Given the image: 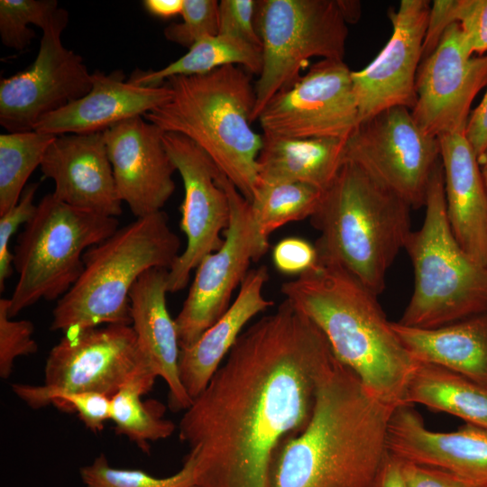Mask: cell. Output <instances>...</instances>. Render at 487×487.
<instances>
[{
    "label": "cell",
    "mask_w": 487,
    "mask_h": 487,
    "mask_svg": "<svg viewBox=\"0 0 487 487\" xmlns=\"http://www.w3.org/2000/svg\"><path fill=\"white\" fill-rule=\"evenodd\" d=\"M334 358L320 329L286 299L244 330L179 424L197 487H270L274 455L307 427Z\"/></svg>",
    "instance_id": "1"
},
{
    "label": "cell",
    "mask_w": 487,
    "mask_h": 487,
    "mask_svg": "<svg viewBox=\"0 0 487 487\" xmlns=\"http://www.w3.org/2000/svg\"><path fill=\"white\" fill-rule=\"evenodd\" d=\"M394 409L334 358L307 427L284 439L274 455L270 487H372L389 453Z\"/></svg>",
    "instance_id": "2"
},
{
    "label": "cell",
    "mask_w": 487,
    "mask_h": 487,
    "mask_svg": "<svg viewBox=\"0 0 487 487\" xmlns=\"http://www.w3.org/2000/svg\"><path fill=\"white\" fill-rule=\"evenodd\" d=\"M282 295L324 334L335 358L382 403L404 405L417 362L406 350L377 295L337 263L315 266L284 282Z\"/></svg>",
    "instance_id": "3"
},
{
    "label": "cell",
    "mask_w": 487,
    "mask_h": 487,
    "mask_svg": "<svg viewBox=\"0 0 487 487\" xmlns=\"http://www.w3.org/2000/svg\"><path fill=\"white\" fill-rule=\"evenodd\" d=\"M163 84L170 96L143 117L164 133L193 141L250 202L262 145V135L251 126L255 105L251 73L227 65L205 74L171 77Z\"/></svg>",
    "instance_id": "4"
},
{
    "label": "cell",
    "mask_w": 487,
    "mask_h": 487,
    "mask_svg": "<svg viewBox=\"0 0 487 487\" xmlns=\"http://www.w3.org/2000/svg\"><path fill=\"white\" fill-rule=\"evenodd\" d=\"M411 207L359 165L346 161L310 217L319 261L344 267L377 296L404 249Z\"/></svg>",
    "instance_id": "5"
},
{
    "label": "cell",
    "mask_w": 487,
    "mask_h": 487,
    "mask_svg": "<svg viewBox=\"0 0 487 487\" xmlns=\"http://www.w3.org/2000/svg\"><path fill=\"white\" fill-rule=\"evenodd\" d=\"M180 239L161 210L118 228L86 251L84 269L52 311L51 330L63 335L102 324L131 325L130 292L146 271L170 270Z\"/></svg>",
    "instance_id": "6"
},
{
    "label": "cell",
    "mask_w": 487,
    "mask_h": 487,
    "mask_svg": "<svg viewBox=\"0 0 487 487\" xmlns=\"http://www.w3.org/2000/svg\"><path fill=\"white\" fill-rule=\"evenodd\" d=\"M424 207L422 225L410 232L404 246L414 270V290L398 323L436 328L487 313V265L472 258L452 232L440 160Z\"/></svg>",
    "instance_id": "7"
},
{
    "label": "cell",
    "mask_w": 487,
    "mask_h": 487,
    "mask_svg": "<svg viewBox=\"0 0 487 487\" xmlns=\"http://www.w3.org/2000/svg\"><path fill=\"white\" fill-rule=\"evenodd\" d=\"M117 217L71 207L45 195L17 237L13 264L18 280L9 299V316L41 299H60L84 269L83 255L119 227Z\"/></svg>",
    "instance_id": "8"
},
{
    "label": "cell",
    "mask_w": 487,
    "mask_h": 487,
    "mask_svg": "<svg viewBox=\"0 0 487 487\" xmlns=\"http://www.w3.org/2000/svg\"><path fill=\"white\" fill-rule=\"evenodd\" d=\"M347 21L340 0H260L255 26L262 70L254 83L252 122L271 98L291 86L313 57L344 60Z\"/></svg>",
    "instance_id": "9"
},
{
    "label": "cell",
    "mask_w": 487,
    "mask_h": 487,
    "mask_svg": "<svg viewBox=\"0 0 487 487\" xmlns=\"http://www.w3.org/2000/svg\"><path fill=\"white\" fill-rule=\"evenodd\" d=\"M153 375L132 325L113 324L66 334L50 351L41 385L14 383V394L32 409L60 393L93 391L113 398L124 385Z\"/></svg>",
    "instance_id": "10"
},
{
    "label": "cell",
    "mask_w": 487,
    "mask_h": 487,
    "mask_svg": "<svg viewBox=\"0 0 487 487\" xmlns=\"http://www.w3.org/2000/svg\"><path fill=\"white\" fill-rule=\"evenodd\" d=\"M219 182L229 201L230 219L221 247L207 255L175 318L180 348L194 344L230 307L234 291L243 283L250 264L269 248L255 223L250 202L221 171Z\"/></svg>",
    "instance_id": "11"
},
{
    "label": "cell",
    "mask_w": 487,
    "mask_h": 487,
    "mask_svg": "<svg viewBox=\"0 0 487 487\" xmlns=\"http://www.w3.org/2000/svg\"><path fill=\"white\" fill-rule=\"evenodd\" d=\"M439 160L438 139L425 133L404 106L361 122L345 142V161L359 165L415 209L425 206Z\"/></svg>",
    "instance_id": "12"
},
{
    "label": "cell",
    "mask_w": 487,
    "mask_h": 487,
    "mask_svg": "<svg viewBox=\"0 0 487 487\" xmlns=\"http://www.w3.org/2000/svg\"><path fill=\"white\" fill-rule=\"evenodd\" d=\"M352 70L344 60H321L276 93L257 120L264 134L286 138H338L360 124Z\"/></svg>",
    "instance_id": "13"
},
{
    "label": "cell",
    "mask_w": 487,
    "mask_h": 487,
    "mask_svg": "<svg viewBox=\"0 0 487 487\" xmlns=\"http://www.w3.org/2000/svg\"><path fill=\"white\" fill-rule=\"evenodd\" d=\"M162 140L184 187L180 206V229L187 238L185 250L168 271V292L187 287L191 271L218 250L230 219L226 193L219 182L221 170L193 141L175 133H163Z\"/></svg>",
    "instance_id": "14"
},
{
    "label": "cell",
    "mask_w": 487,
    "mask_h": 487,
    "mask_svg": "<svg viewBox=\"0 0 487 487\" xmlns=\"http://www.w3.org/2000/svg\"><path fill=\"white\" fill-rule=\"evenodd\" d=\"M68 23L64 19L42 31L34 61L1 80L0 124L9 133L34 130L43 117L90 91L92 73L61 41Z\"/></svg>",
    "instance_id": "15"
},
{
    "label": "cell",
    "mask_w": 487,
    "mask_h": 487,
    "mask_svg": "<svg viewBox=\"0 0 487 487\" xmlns=\"http://www.w3.org/2000/svg\"><path fill=\"white\" fill-rule=\"evenodd\" d=\"M487 85V54L473 56L459 25L452 23L436 49L421 60L411 115L427 134L464 133L471 105Z\"/></svg>",
    "instance_id": "16"
},
{
    "label": "cell",
    "mask_w": 487,
    "mask_h": 487,
    "mask_svg": "<svg viewBox=\"0 0 487 487\" xmlns=\"http://www.w3.org/2000/svg\"><path fill=\"white\" fill-rule=\"evenodd\" d=\"M427 0H401L390 10L392 33L376 58L351 73L360 123L395 106L412 109L430 11Z\"/></svg>",
    "instance_id": "17"
},
{
    "label": "cell",
    "mask_w": 487,
    "mask_h": 487,
    "mask_svg": "<svg viewBox=\"0 0 487 487\" xmlns=\"http://www.w3.org/2000/svg\"><path fill=\"white\" fill-rule=\"evenodd\" d=\"M163 133L142 116L104 131L118 196L136 218L161 211L175 190Z\"/></svg>",
    "instance_id": "18"
},
{
    "label": "cell",
    "mask_w": 487,
    "mask_h": 487,
    "mask_svg": "<svg viewBox=\"0 0 487 487\" xmlns=\"http://www.w3.org/2000/svg\"><path fill=\"white\" fill-rule=\"evenodd\" d=\"M388 452L402 462L447 472L472 487H487V428L428 429L411 405L396 407L387 428Z\"/></svg>",
    "instance_id": "19"
},
{
    "label": "cell",
    "mask_w": 487,
    "mask_h": 487,
    "mask_svg": "<svg viewBox=\"0 0 487 487\" xmlns=\"http://www.w3.org/2000/svg\"><path fill=\"white\" fill-rule=\"evenodd\" d=\"M40 167L54 181L57 199L102 216L122 214L104 132L56 136Z\"/></svg>",
    "instance_id": "20"
},
{
    "label": "cell",
    "mask_w": 487,
    "mask_h": 487,
    "mask_svg": "<svg viewBox=\"0 0 487 487\" xmlns=\"http://www.w3.org/2000/svg\"><path fill=\"white\" fill-rule=\"evenodd\" d=\"M170 96V88L138 86L125 79L121 69L92 73V87L84 96L46 115L34 127L55 136L104 132L113 125L146 113Z\"/></svg>",
    "instance_id": "21"
},
{
    "label": "cell",
    "mask_w": 487,
    "mask_h": 487,
    "mask_svg": "<svg viewBox=\"0 0 487 487\" xmlns=\"http://www.w3.org/2000/svg\"><path fill=\"white\" fill-rule=\"evenodd\" d=\"M168 271L151 269L137 280L130 292L131 325L154 373L168 386L170 407L185 411L192 399L179 373V339L166 302Z\"/></svg>",
    "instance_id": "22"
},
{
    "label": "cell",
    "mask_w": 487,
    "mask_h": 487,
    "mask_svg": "<svg viewBox=\"0 0 487 487\" xmlns=\"http://www.w3.org/2000/svg\"><path fill=\"white\" fill-rule=\"evenodd\" d=\"M438 141L452 232L472 258L487 265V194L480 163L464 133Z\"/></svg>",
    "instance_id": "23"
},
{
    "label": "cell",
    "mask_w": 487,
    "mask_h": 487,
    "mask_svg": "<svg viewBox=\"0 0 487 487\" xmlns=\"http://www.w3.org/2000/svg\"><path fill=\"white\" fill-rule=\"evenodd\" d=\"M268 279L266 266L250 270L227 310L194 344L180 348L179 378L192 400L205 390L245 325L273 305L263 293Z\"/></svg>",
    "instance_id": "24"
},
{
    "label": "cell",
    "mask_w": 487,
    "mask_h": 487,
    "mask_svg": "<svg viewBox=\"0 0 487 487\" xmlns=\"http://www.w3.org/2000/svg\"><path fill=\"white\" fill-rule=\"evenodd\" d=\"M391 326L414 361L447 368L487 388V313L436 328Z\"/></svg>",
    "instance_id": "25"
},
{
    "label": "cell",
    "mask_w": 487,
    "mask_h": 487,
    "mask_svg": "<svg viewBox=\"0 0 487 487\" xmlns=\"http://www.w3.org/2000/svg\"><path fill=\"white\" fill-rule=\"evenodd\" d=\"M345 139L262 134L258 181L300 182L325 191L345 162Z\"/></svg>",
    "instance_id": "26"
},
{
    "label": "cell",
    "mask_w": 487,
    "mask_h": 487,
    "mask_svg": "<svg viewBox=\"0 0 487 487\" xmlns=\"http://www.w3.org/2000/svg\"><path fill=\"white\" fill-rule=\"evenodd\" d=\"M415 403L487 428V388L447 368L417 362L404 405Z\"/></svg>",
    "instance_id": "27"
},
{
    "label": "cell",
    "mask_w": 487,
    "mask_h": 487,
    "mask_svg": "<svg viewBox=\"0 0 487 487\" xmlns=\"http://www.w3.org/2000/svg\"><path fill=\"white\" fill-rule=\"evenodd\" d=\"M262 49L225 35L207 36L193 44L179 59L158 70L136 69L128 81L142 87H159L171 77L210 72L220 67L237 65L251 74L262 70Z\"/></svg>",
    "instance_id": "28"
},
{
    "label": "cell",
    "mask_w": 487,
    "mask_h": 487,
    "mask_svg": "<svg viewBox=\"0 0 487 487\" xmlns=\"http://www.w3.org/2000/svg\"><path fill=\"white\" fill-rule=\"evenodd\" d=\"M153 375L139 377L124 385L111 399V418L115 433L134 442L143 452L150 453V442L165 439L176 429L174 422L164 418L160 402H144L142 396L152 388Z\"/></svg>",
    "instance_id": "29"
},
{
    "label": "cell",
    "mask_w": 487,
    "mask_h": 487,
    "mask_svg": "<svg viewBox=\"0 0 487 487\" xmlns=\"http://www.w3.org/2000/svg\"><path fill=\"white\" fill-rule=\"evenodd\" d=\"M323 193L300 182L258 181L250 205L261 234L268 239L272 232L288 223L310 218Z\"/></svg>",
    "instance_id": "30"
},
{
    "label": "cell",
    "mask_w": 487,
    "mask_h": 487,
    "mask_svg": "<svg viewBox=\"0 0 487 487\" xmlns=\"http://www.w3.org/2000/svg\"><path fill=\"white\" fill-rule=\"evenodd\" d=\"M55 137L35 130L0 135V216L17 204Z\"/></svg>",
    "instance_id": "31"
},
{
    "label": "cell",
    "mask_w": 487,
    "mask_h": 487,
    "mask_svg": "<svg viewBox=\"0 0 487 487\" xmlns=\"http://www.w3.org/2000/svg\"><path fill=\"white\" fill-rule=\"evenodd\" d=\"M64 19H69V13L59 8L56 0H1L2 43L7 48L23 51L35 37L30 24L44 31Z\"/></svg>",
    "instance_id": "32"
},
{
    "label": "cell",
    "mask_w": 487,
    "mask_h": 487,
    "mask_svg": "<svg viewBox=\"0 0 487 487\" xmlns=\"http://www.w3.org/2000/svg\"><path fill=\"white\" fill-rule=\"evenodd\" d=\"M195 457L188 452L180 470L168 477H156L138 469L113 467L106 455L79 469L86 487H197Z\"/></svg>",
    "instance_id": "33"
},
{
    "label": "cell",
    "mask_w": 487,
    "mask_h": 487,
    "mask_svg": "<svg viewBox=\"0 0 487 487\" xmlns=\"http://www.w3.org/2000/svg\"><path fill=\"white\" fill-rule=\"evenodd\" d=\"M216 0H184L182 22L172 23L163 31L165 38L189 49L200 39L218 34Z\"/></svg>",
    "instance_id": "34"
},
{
    "label": "cell",
    "mask_w": 487,
    "mask_h": 487,
    "mask_svg": "<svg viewBox=\"0 0 487 487\" xmlns=\"http://www.w3.org/2000/svg\"><path fill=\"white\" fill-rule=\"evenodd\" d=\"M9 299H0V377L11 376L17 357L35 354L33 324L25 319L13 320L8 312Z\"/></svg>",
    "instance_id": "35"
},
{
    "label": "cell",
    "mask_w": 487,
    "mask_h": 487,
    "mask_svg": "<svg viewBox=\"0 0 487 487\" xmlns=\"http://www.w3.org/2000/svg\"><path fill=\"white\" fill-rule=\"evenodd\" d=\"M39 183L25 187L17 204L0 216V291L5 290V282L13 273L14 254L9 251L13 235L22 225H25L33 216L37 205L34 198Z\"/></svg>",
    "instance_id": "36"
},
{
    "label": "cell",
    "mask_w": 487,
    "mask_h": 487,
    "mask_svg": "<svg viewBox=\"0 0 487 487\" xmlns=\"http://www.w3.org/2000/svg\"><path fill=\"white\" fill-rule=\"evenodd\" d=\"M254 0H222L218 5V34L244 41L262 49L255 26Z\"/></svg>",
    "instance_id": "37"
},
{
    "label": "cell",
    "mask_w": 487,
    "mask_h": 487,
    "mask_svg": "<svg viewBox=\"0 0 487 487\" xmlns=\"http://www.w3.org/2000/svg\"><path fill=\"white\" fill-rule=\"evenodd\" d=\"M451 19L456 23L472 55L487 52V0H453Z\"/></svg>",
    "instance_id": "38"
},
{
    "label": "cell",
    "mask_w": 487,
    "mask_h": 487,
    "mask_svg": "<svg viewBox=\"0 0 487 487\" xmlns=\"http://www.w3.org/2000/svg\"><path fill=\"white\" fill-rule=\"evenodd\" d=\"M51 404L62 411L77 412L86 427L94 433L102 431L111 418V398L98 392L60 393L53 397Z\"/></svg>",
    "instance_id": "39"
},
{
    "label": "cell",
    "mask_w": 487,
    "mask_h": 487,
    "mask_svg": "<svg viewBox=\"0 0 487 487\" xmlns=\"http://www.w3.org/2000/svg\"><path fill=\"white\" fill-rule=\"evenodd\" d=\"M271 257L278 271L296 276L315 266L318 259L315 244L297 236L279 241L272 249Z\"/></svg>",
    "instance_id": "40"
},
{
    "label": "cell",
    "mask_w": 487,
    "mask_h": 487,
    "mask_svg": "<svg viewBox=\"0 0 487 487\" xmlns=\"http://www.w3.org/2000/svg\"><path fill=\"white\" fill-rule=\"evenodd\" d=\"M402 473L407 487H472L440 469L402 462Z\"/></svg>",
    "instance_id": "41"
},
{
    "label": "cell",
    "mask_w": 487,
    "mask_h": 487,
    "mask_svg": "<svg viewBox=\"0 0 487 487\" xmlns=\"http://www.w3.org/2000/svg\"><path fill=\"white\" fill-rule=\"evenodd\" d=\"M452 4L453 0L433 1L422 46V60L436 49L446 29L455 23L451 19Z\"/></svg>",
    "instance_id": "42"
},
{
    "label": "cell",
    "mask_w": 487,
    "mask_h": 487,
    "mask_svg": "<svg viewBox=\"0 0 487 487\" xmlns=\"http://www.w3.org/2000/svg\"><path fill=\"white\" fill-rule=\"evenodd\" d=\"M464 135L481 164L487 153V90L481 103L470 114Z\"/></svg>",
    "instance_id": "43"
},
{
    "label": "cell",
    "mask_w": 487,
    "mask_h": 487,
    "mask_svg": "<svg viewBox=\"0 0 487 487\" xmlns=\"http://www.w3.org/2000/svg\"><path fill=\"white\" fill-rule=\"evenodd\" d=\"M372 487H407L402 473V461L388 453Z\"/></svg>",
    "instance_id": "44"
},
{
    "label": "cell",
    "mask_w": 487,
    "mask_h": 487,
    "mask_svg": "<svg viewBox=\"0 0 487 487\" xmlns=\"http://www.w3.org/2000/svg\"><path fill=\"white\" fill-rule=\"evenodd\" d=\"M142 5L151 14L169 19L181 14L184 0H144Z\"/></svg>",
    "instance_id": "45"
},
{
    "label": "cell",
    "mask_w": 487,
    "mask_h": 487,
    "mask_svg": "<svg viewBox=\"0 0 487 487\" xmlns=\"http://www.w3.org/2000/svg\"><path fill=\"white\" fill-rule=\"evenodd\" d=\"M347 23L356 21L360 16V4L356 1H340Z\"/></svg>",
    "instance_id": "46"
},
{
    "label": "cell",
    "mask_w": 487,
    "mask_h": 487,
    "mask_svg": "<svg viewBox=\"0 0 487 487\" xmlns=\"http://www.w3.org/2000/svg\"><path fill=\"white\" fill-rule=\"evenodd\" d=\"M480 166H481V172H482V179H483V183H484V187H485V190L487 194V153L484 159L482 160V161L481 162Z\"/></svg>",
    "instance_id": "47"
}]
</instances>
